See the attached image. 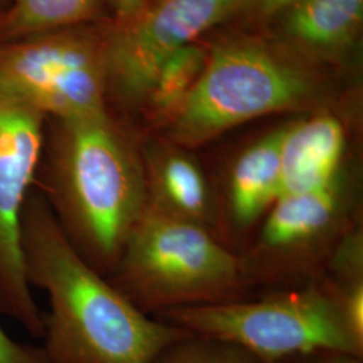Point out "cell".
<instances>
[{
  "label": "cell",
  "mask_w": 363,
  "mask_h": 363,
  "mask_svg": "<svg viewBox=\"0 0 363 363\" xmlns=\"http://www.w3.org/2000/svg\"><path fill=\"white\" fill-rule=\"evenodd\" d=\"M34 189L78 255L108 279L147 205L142 143L109 108L48 118Z\"/></svg>",
  "instance_id": "obj_1"
},
{
  "label": "cell",
  "mask_w": 363,
  "mask_h": 363,
  "mask_svg": "<svg viewBox=\"0 0 363 363\" xmlns=\"http://www.w3.org/2000/svg\"><path fill=\"white\" fill-rule=\"evenodd\" d=\"M27 281L49 298L43 345L52 363H154L190 333L145 315L69 242L37 189L22 213Z\"/></svg>",
  "instance_id": "obj_2"
},
{
  "label": "cell",
  "mask_w": 363,
  "mask_h": 363,
  "mask_svg": "<svg viewBox=\"0 0 363 363\" xmlns=\"http://www.w3.org/2000/svg\"><path fill=\"white\" fill-rule=\"evenodd\" d=\"M108 280L145 315L247 298L238 252L206 228L148 208Z\"/></svg>",
  "instance_id": "obj_3"
},
{
  "label": "cell",
  "mask_w": 363,
  "mask_h": 363,
  "mask_svg": "<svg viewBox=\"0 0 363 363\" xmlns=\"http://www.w3.org/2000/svg\"><path fill=\"white\" fill-rule=\"evenodd\" d=\"M322 101L315 78L271 46L256 39H229L208 52L194 89L162 128L163 138L191 150L250 120L318 111Z\"/></svg>",
  "instance_id": "obj_4"
},
{
  "label": "cell",
  "mask_w": 363,
  "mask_h": 363,
  "mask_svg": "<svg viewBox=\"0 0 363 363\" xmlns=\"http://www.w3.org/2000/svg\"><path fill=\"white\" fill-rule=\"evenodd\" d=\"M273 292L259 298L175 308L155 319L193 335L240 346L267 363L315 351L363 358L362 331L322 283Z\"/></svg>",
  "instance_id": "obj_5"
},
{
  "label": "cell",
  "mask_w": 363,
  "mask_h": 363,
  "mask_svg": "<svg viewBox=\"0 0 363 363\" xmlns=\"http://www.w3.org/2000/svg\"><path fill=\"white\" fill-rule=\"evenodd\" d=\"M362 186L349 164L323 187L283 195L238 255L247 288L318 281L340 241L362 225Z\"/></svg>",
  "instance_id": "obj_6"
},
{
  "label": "cell",
  "mask_w": 363,
  "mask_h": 363,
  "mask_svg": "<svg viewBox=\"0 0 363 363\" xmlns=\"http://www.w3.org/2000/svg\"><path fill=\"white\" fill-rule=\"evenodd\" d=\"M0 91L48 118L109 108L106 33L78 26L0 42Z\"/></svg>",
  "instance_id": "obj_7"
},
{
  "label": "cell",
  "mask_w": 363,
  "mask_h": 363,
  "mask_svg": "<svg viewBox=\"0 0 363 363\" xmlns=\"http://www.w3.org/2000/svg\"><path fill=\"white\" fill-rule=\"evenodd\" d=\"M48 117L0 91V313L43 337L45 315L27 281L22 252V213L33 190L45 144Z\"/></svg>",
  "instance_id": "obj_8"
},
{
  "label": "cell",
  "mask_w": 363,
  "mask_h": 363,
  "mask_svg": "<svg viewBox=\"0 0 363 363\" xmlns=\"http://www.w3.org/2000/svg\"><path fill=\"white\" fill-rule=\"evenodd\" d=\"M244 0H156L127 27L106 31L108 105L143 112L160 66L240 11Z\"/></svg>",
  "instance_id": "obj_9"
},
{
  "label": "cell",
  "mask_w": 363,
  "mask_h": 363,
  "mask_svg": "<svg viewBox=\"0 0 363 363\" xmlns=\"http://www.w3.org/2000/svg\"><path fill=\"white\" fill-rule=\"evenodd\" d=\"M288 123L247 145L230 163L217 195V237L240 252L281 195V148Z\"/></svg>",
  "instance_id": "obj_10"
},
{
  "label": "cell",
  "mask_w": 363,
  "mask_h": 363,
  "mask_svg": "<svg viewBox=\"0 0 363 363\" xmlns=\"http://www.w3.org/2000/svg\"><path fill=\"white\" fill-rule=\"evenodd\" d=\"M145 208L203 226L217 235L216 186L187 148L166 138L142 143Z\"/></svg>",
  "instance_id": "obj_11"
},
{
  "label": "cell",
  "mask_w": 363,
  "mask_h": 363,
  "mask_svg": "<svg viewBox=\"0 0 363 363\" xmlns=\"http://www.w3.org/2000/svg\"><path fill=\"white\" fill-rule=\"evenodd\" d=\"M349 130L340 117L318 109L288 123L281 148V195L323 187L350 164Z\"/></svg>",
  "instance_id": "obj_12"
},
{
  "label": "cell",
  "mask_w": 363,
  "mask_h": 363,
  "mask_svg": "<svg viewBox=\"0 0 363 363\" xmlns=\"http://www.w3.org/2000/svg\"><path fill=\"white\" fill-rule=\"evenodd\" d=\"M279 16L284 38L298 50L319 57L335 55L357 38L363 0H300Z\"/></svg>",
  "instance_id": "obj_13"
},
{
  "label": "cell",
  "mask_w": 363,
  "mask_h": 363,
  "mask_svg": "<svg viewBox=\"0 0 363 363\" xmlns=\"http://www.w3.org/2000/svg\"><path fill=\"white\" fill-rule=\"evenodd\" d=\"M103 0H13L0 25V42H13L70 27L85 26L101 13Z\"/></svg>",
  "instance_id": "obj_14"
},
{
  "label": "cell",
  "mask_w": 363,
  "mask_h": 363,
  "mask_svg": "<svg viewBox=\"0 0 363 363\" xmlns=\"http://www.w3.org/2000/svg\"><path fill=\"white\" fill-rule=\"evenodd\" d=\"M208 57L202 46L191 43L160 66L143 108L156 127L163 128L179 111L202 76Z\"/></svg>",
  "instance_id": "obj_15"
},
{
  "label": "cell",
  "mask_w": 363,
  "mask_h": 363,
  "mask_svg": "<svg viewBox=\"0 0 363 363\" xmlns=\"http://www.w3.org/2000/svg\"><path fill=\"white\" fill-rule=\"evenodd\" d=\"M154 363H267L228 342L187 334L169 343Z\"/></svg>",
  "instance_id": "obj_16"
},
{
  "label": "cell",
  "mask_w": 363,
  "mask_h": 363,
  "mask_svg": "<svg viewBox=\"0 0 363 363\" xmlns=\"http://www.w3.org/2000/svg\"><path fill=\"white\" fill-rule=\"evenodd\" d=\"M0 363H52L42 346L21 343L0 325Z\"/></svg>",
  "instance_id": "obj_17"
},
{
  "label": "cell",
  "mask_w": 363,
  "mask_h": 363,
  "mask_svg": "<svg viewBox=\"0 0 363 363\" xmlns=\"http://www.w3.org/2000/svg\"><path fill=\"white\" fill-rule=\"evenodd\" d=\"M271 363H363V358L335 351H315L291 355Z\"/></svg>",
  "instance_id": "obj_18"
},
{
  "label": "cell",
  "mask_w": 363,
  "mask_h": 363,
  "mask_svg": "<svg viewBox=\"0 0 363 363\" xmlns=\"http://www.w3.org/2000/svg\"><path fill=\"white\" fill-rule=\"evenodd\" d=\"M115 13V27H127L140 18L150 0H108Z\"/></svg>",
  "instance_id": "obj_19"
},
{
  "label": "cell",
  "mask_w": 363,
  "mask_h": 363,
  "mask_svg": "<svg viewBox=\"0 0 363 363\" xmlns=\"http://www.w3.org/2000/svg\"><path fill=\"white\" fill-rule=\"evenodd\" d=\"M298 1L300 0H244L240 10H245L259 18H273Z\"/></svg>",
  "instance_id": "obj_20"
}]
</instances>
